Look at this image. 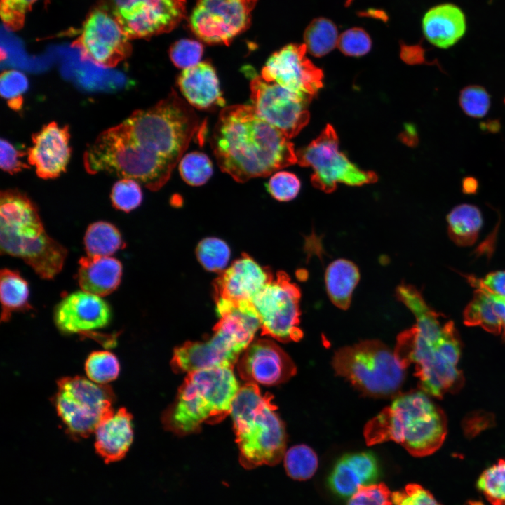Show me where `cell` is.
Returning <instances> with one entry per match:
<instances>
[{"mask_svg":"<svg viewBox=\"0 0 505 505\" xmlns=\"http://www.w3.org/2000/svg\"><path fill=\"white\" fill-rule=\"evenodd\" d=\"M272 399L273 396L263 394L257 384L245 383L233 401L230 415L239 461L247 469L276 465L286 452L285 426Z\"/></svg>","mask_w":505,"mask_h":505,"instance_id":"obj_5","label":"cell"},{"mask_svg":"<svg viewBox=\"0 0 505 505\" xmlns=\"http://www.w3.org/2000/svg\"><path fill=\"white\" fill-rule=\"evenodd\" d=\"M300 186L299 180L295 174L281 171L271 177L267 184V189L277 201H289L297 196Z\"/></svg>","mask_w":505,"mask_h":505,"instance_id":"obj_43","label":"cell"},{"mask_svg":"<svg viewBox=\"0 0 505 505\" xmlns=\"http://www.w3.org/2000/svg\"><path fill=\"white\" fill-rule=\"evenodd\" d=\"M233 368L219 366L188 372L174 404L163 416L164 426L186 435L203 423L217 424L230 415L240 389Z\"/></svg>","mask_w":505,"mask_h":505,"instance_id":"obj_7","label":"cell"},{"mask_svg":"<svg viewBox=\"0 0 505 505\" xmlns=\"http://www.w3.org/2000/svg\"><path fill=\"white\" fill-rule=\"evenodd\" d=\"M337 46L346 55L360 57L370 50L372 41L365 30L354 27L346 30L339 36Z\"/></svg>","mask_w":505,"mask_h":505,"instance_id":"obj_44","label":"cell"},{"mask_svg":"<svg viewBox=\"0 0 505 505\" xmlns=\"http://www.w3.org/2000/svg\"><path fill=\"white\" fill-rule=\"evenodd\" d=\"M360 274L357 266L345 259H337L327 267L325 287L331 302L338 308L347 309Z\"/></svg>","mask_w":505,"mask_h":505,"instance_id":"obj_29","label":"cell"},{"mask_svg":"<svg viewBox=\"0 0 505 505\" xmlns=\"http://www.w3.org/2000/svg\"><path fill=\"white\" fill-rule=\"evenodd\" d=\"M346 505H393L391 493L385 484L373 483L360 488Z\"/></svg>","mask_w":505,"mask_h":505,"instance_id":"obj_45","label":"cell"},{"mask_svg":"<svg viewBox=\"0 0 505 505\" xmlns=\"http://www.w3.org/2000/svg\"><path fill=\"white\" fill-rule=\"evenodd\" d=\"M57 385L53 403L66 432L74 439L88 437L114 410L116 396L107 384L75 376L61 378Z\"/></svg>","mask_w":505,"mask_h":505,"instance_id":"obj_11","label":"cell"},{"mask_svg":"<svg viewBox=\"0 0 505 505\" xmlns=\"http://www.w3.org/2000/svg\"><path fill=\"white\" fill-rule=\"evenodd\" d=\"M83 163L90 174L132 179L151 191L159 190L169 180L134 141L123 121L96 137L84 152Z\"/></svg>","mask_w":505,"mask_h":505,"instance_id":"obj_10","label":"cell"},{"mask_svg":"<svg viewBox=\"0 0 505 505\" xmlns=\"http://www.w3.org/2000/svg\"><path fill=\"white\" fill-rule=\"evenodd\" d=\"M257 0H196L191 31L203 41L228 45L246 30Z\"/></svg>","mask_w":505,"mask_h":505,"instance_id":"obj_15","label":"cell"},{"mask_svg":"<svg viewBox=\"0 0 505 505\" xmlns=\"http://www.w3.org/2000/svg\"><path fill=\"white\" fill-rule=\"evenodd\" d=\"M332 365L338 375L359 391L376 398H394L399 394L407 369L393 350L375 339L339 349Z\"/></svg>","mask_w":505,"mask_h":505,"instance_id":"obj_9","label":"cell"},{"mask_svg":"<svg viewBox=\"0 0 505 505\" xmlns=\"http://www.w3.org/2000/svg\"><path fill=\"white\" fill-rule=\"evenodd\" d=\"M240 377L246 383L273 386L289 380L297 367L277 344L268 339L252 341L237 363Z\"/></svg>","mask_w":505,"mask_h":505,"instance_id":"obj_19","label":"cell"},{"mask_svg":"<svg viewBox=\"0 0 505 505\" xmlns=\"http://www.w3.org/2000/svg\"><path fill=\"white\" fill-rule=\"evenodd\" d=\"M133 416L125 408L113 410L97 425L95 448L105 463L122 459L133 440Z\"/></svg>","mask_w":505,"mask_h":505,"instance_id":"obj_24","label":"cell"},{"mask_svg":"<svg viewBox=\"0 0 505 505\" xmlns=\"http://www.w3.org/2000/svg\"><path fill=\"white\" fill-rule=\"evenodd\" d=\"M130 39L107 12L96 8L86 20L74 43L83 58L105 68L116 67L131 53Z\"/></svg>","mask_w":505,"mask_h":505,"instance_id":"obj_18","label":"cell"},{"mask_svg":"<svg viewBox=\"0 0 505 505\" xmlns=\"http://www.w3.org/2000/svg\"><path fill=\"white\" fill-rule=\"evenodd\" d=\"M84 245L87 255L92 257H110L126 245L116 227L102 221L88 226Z\"/></svg>","mask_w":505,"mask_h":505,"instance_id":"obj_32","label":"cell"},{"mask_svg":"<svg viewBox=\"0 0 505 505\" xmlns=\"http://www.w3.org/2000/svg\"><path fill=\"white\" fill-rule=\"evenodd\" d=\"M140 184L137 181L128 178H122L115 182L110 195L113 206L126 213L138 207L142 199Z\"/></svg>","mask_w":505,"mask_h":505,"instance_id":"obj_39","label":"cell"},{"mask_svg":"<svg viewBox=\"0 0 505 505\" xmlns=\"http://www.w3.org/2000/svg\"><path fill=\"white\" fill-rule=\"evenodd\" d=\"M252 106L256 113L289 139L295 137L309 121L308 103L282 86L260 76L250 82Z\"/></svg>","mask_w":505,"mask_h":505,"instance_id":"obj_17","label":"cell"},{"mask_svg":"<svg viewBox=\"0 0 505 505\" xmlns=\"http://www.w3.org/2000/svg\"><path fill=\"white\" fill-rule=\"evenodd\" d=\"M296 155L300 166L312 168V184L325 193L335 191L338 183L361 186L377 180L375 173L361 170L339 151L338 137L330 124Z\"/></svg>","mask_w":505,"mask_h":505,"instance_id":"obj_12","label":"cell"},{"mask_svg":"<svg viewBox=\"0 0 505 505\" xmlns=\"http://www.w3.org/2000/svg\"><path fill=\"white\" fill-rule=\"evenodd\" d=\"M25 155V153L18 150L8 140L1 139L0 166L4 171L13 175L29 168V164L22 160Z\"/></svg>","mask_w":505,"mask_h":505,"instance_id":"obj_48","label":"cell"},{"mask_svg":"<svg viewBox=\"0 0 505 505\" xmlns=\"http://www.w3.org/2000/svg\"><path fill=\"white\" fill-rule=\"evenodd\" d=\"M301 292L283 271L253 299L252 303L260 321L262 335L281 342H298L303 337L299 328Z\"/></svg>","mask_w":505,"mask_h":505,"instance_id":"obj_13","label":"cell"},{"mask_svg":"<svg viewBox=\"0 0 505 505\" xmlns=\"http://www.w3.org/2000/svg\"><path fill=\"white\" fill-rule=\"evenodd\" d=\"M494 415L480 410L470 412L462 422V429L467 438H473L483 431L494 425Z\"/></svg>","mask_w":505,"mask_h":505,"instance_id":"obj_49","label":"cell"},{"mask_svg":"<svg viewBox=\"0 0 505 505\" xmlns=\"http://www.w3.org/2000/svg\"><path fill=\"white\" fill-rule=\"evenodd\" d=\"M283 459L288 476L297 480L311 478L318 468V460L316 452L304 444L290 447L285 452Z\"/></svg>","mask_w":505,"mask_h":505,"instance_id":"obj_34","label":"cell"},{"mask_svg":"<svg viewBox=\"0 0 505 505\" xmlns=\"http://www.w3.org/2000/svg\"><path fill=\"white\" fill-rule=\"evenodd\" d=\"M123 123L134 141L169 178L199 128L193 108L173 90L154 106L135 111Z\"/></svg>","mask_w":505,"mask_h":505,"instance_id":"obj_3","label":"cell"},{"mask_svg":"<svg viewBox=\"0 0 505 505\" xmlns=\"http://www.w3.org/2000/svg\"><path fill=\"white\" fill-rule=\"evenodd\" d=\"M0 247L1 254L21 258L43 279L62 270L67 255L46 231L34 203L17 189L1 191Z\"/></svg>","mask_w":505,"mask_h":505,"instance_id":"obj_4","label":"cell"},{"mask_svg":"<svg viewBox=\"0 0 505 505\" xmlns=\"http://www.w3.org/2000/svg\"><path fill=\"white\" fill-rule=\"evenodd\" d=\"M69 140L68 126H60L56 122L44 125L32 135L27 160L39 177L55 178L66 170L71 156Z\"/></svg>","mask_w":505,"mask_h":505,"instance_id":"obj_22","label":"cell"},{"mask_svg":"<svg viewBox=\"0 0 505 505\" xmlns=\"http://www.w3.org/2000/svg\"><path fill=\"white\" fill-rule=\"evenodd\" d=\"M427 395L423 391H411L395 396L365 424L367 445L394 441L417 457L438 450L447 434V419Z\"/></svg>","mask_w":505,"mask_h":505,"instance_id":"obj_2","label":"cell"},{"mask_svg":"<svg viewBox=\"0 0 505 505\" xmlns=\"http://www.w3.org/2000/svg\"><path fill=\"white\" fill-rule=\"evenodd\" d=\"M422 319L397 337L394 353L406 368L413 364L424 392L436 398L459 389L464 382L457 363L445 353L443 340L453 325Z\"/></svg>","mask_w":505,"mask_h":505,"instance_id":"obj_8","label":"cell"},{"mask_svg":"<svg viewBox=\"0 0 505 505\" xmlns=\"http://www.w3.org/2000/svg\"><path fill=\"white\" fill-rule=\"evenodd\" d=\"M271 271L260 266L248 254L220 273L213 283L214 297L234 304L252 302L274 278Z\"/></svg>","mask_w":505,"mask_h":505,"instance_id":"obj_20","label":"cell"},{"mask_svg":"<svg viewBox=\"0 0 505 505\" xmlns=\"http://www.w3.org/2000/svg\"><path fill=\"white\" fill-rule=\"evenodd\" d=\"M85 370L90 380L100 384H107L118 377L120 365L114 354L108 351H96L86 358Z\"/></svg>","mask_w":505,"mask_h":505,"instance_id":"obj_35","label":"cell"},{"mask_svg":"<svg viewBox=\"0 0 505 505\" xmlns=\"http://www.w3.org/2000/svg\"><path fill=\"white\" fill-rule=\"evenodd\" d=\"M111 316L110 307L102 297L83 290L63 298L54 311L57 328L66 334L87 335L105 327Z\"/></svg>","mask_w":505,"mask_h":505,"instance_id":"obj_21","label":"cell"},{"mask_svg":"<svg viewBox=\"0 0 505 505\" xmlns=\"http://www.w3.org/2000/svg\"><path fill=\"white\" fill-rule=\"evenodd\" d=\"M130 39L169 32L185 16V0H100Z\"/></svg>","mask_w":505,"mask_h":505,"instance_id":"obj_14","label":"cell"},{"mask_svg":"<svg viewBox=\"0 0 505 505\" xmlns=\"http://www.w3.org/2000/svg\"><path fill=\"white\" fill-rule=\"evenodd\" d=\"M203 52V48L200 42L183 39L170 46L169 55L177 67L184 69L199 63Z\"/></svg>","mask_w":505,"mask_h":505,"instance_id":"obj_41","label":"cell"},{"mask_svg":"<svg viewBox=\"0 0 505 505\" xmlns=\"http://www.w3.org/2000/svg\"><path fill=\"white\" fill-rule=\"evenodd\" d=\"M505 101V100H504Z\"/></svg>","mask_w":505,"mask_h":505,"instance_id":"obj_53","label":"cell"},{"mask_svg":"<svg viewBox=\"0 0 505 505\" xmlns=\"http://www.w3.org/2000/svg\"><path fill=\"white\" fill-rule=\"evenodd\" d=\"M477 487L491 505H505V459L485 469L477 480Z\"/></svg>","mask_w":505,"mask_h":505,"instance_id":"obj_36","label":"cell"},{"mask_svg":"<svg viewBox=\"0 0 505 505\" xmlns=\"http://www.w3.org/2000/svg\"><path fill=\"white\" fill-rule=\"evenodd\" d=\"M304 43H290L274 53L260 76L294 93L309 103L323 86V74L306 55Z\"/></svg>","mask_w":505,"mask_h":505,"instance_id":"obj_16","label":"cell"},{"mask_svg":"<svg viewBox=\"0 0 505 505\" xmlns=\"http://www.w3.org/2000/svg\"><path fill=\"white\" fill-rule=\"evenodd\" d=\"M177 83L187 102L198 109L223 106L218 79L213 66L207 62L183 69Z\"/></svg>","mask_w":505,"mask_h":505,"instance_id":"obj_25","label":"cell"},{"mask_svg":"<svg viewBox=\"0 0 505 505\" xmlns=\"http://www.w3.org/2000/svg\"><path fill=\"white\" fill-rule=\"evenodd\" d=\"M196 254L204 269L220 273L228 264L231 252L224 241L215 237H208L199 242Z\"/></svg>","mask_w":505,"mask_h":505,"instance_id":"obj_37","label":"cell"},{"mask_svg":"<svg viewBox=\"0 0 505 505\" xmlns=\"http://www.w3.org/2000/svg\"><path fill=\"white\" fill-rule=\"evenodd\" d=\"M179 170L182 179L192 186L205 184L213 174V166L203 153L194 152L187 154L180 160Z\"/></svg>","mask_w":505,"mask_h":505,"instance_id":"obj_38","label":"cell"},{"mask_svg":"<svg viewBox=\"0 0 505 505\" xmlns=\"http://www.w3.org/2000/svg\"><path fill=\"white\" fill-rule=\"evenodd\" d=\"M465 277L475 288H483L491 293L505 297V271H492L483 278H478L472 275Z\"/></svg>","mask_w":505,"mask_h":505,"instance_id":"obj_50","label":"cell"},{"mask_svg":"<svg viewBox=\"0 0 505 505\" xmlns=\"http://www.w3.org/2000/svg\"><path fill=\"white\" fill-rule=\"evenodd\" d=\"M28 88V80L21 72L15 69L6 70L0 77L1 96L8 100L9 106L19 109L22 105V95Z\"/></svg>","mask_w":505,"mask_h":505,"instance_id":"obj_40","label":"cell"},{"mask_svg":"<svg viewBox=\"0 0 505 505\" xmlns=\"http://www.w3.org/2000/svg\"><path fill=\"white\" fill-rule=\"evenodd\" d=\"M467 505H485L483 503L479 501H469Z\"/></svg>","mask_w":505,"mask_h":505,"instance_id":"obj_52","label":"cell"},{"mask_svg":"<svg viewBox=\"0 0 505 505\" xmlns=\"http://www.w3.org/2000/svg\"><path fill=\"white\" fill-rule=\"evenodd\" d=\"M464 187L466 191H472L476 188V182L471 178H468L464 181Z\"/></svg>","mask_w":505,"mask_h":505,"instance_id":"obj_51","label":"cell"},{"mask_svg":"<svg viewBox=\"0 0 505 505\" xmlns=\"http://www.w3.org/2000/svg\"><path fill=\"white\" fill-rule=\"evenodd\" d=\"M210 144L220 169L239 182L297 163L290 139L262 119L252 105L222 109Z\"/></svg>","mask_w":505,"mask_h":505,"instance_id":"obj_1","label":"cell"},{"mask_svg":"<svg viewBox=\"0 0 505 505\" xmlns=\"http://www.w3.org/2000/svg\"><path fill=\"white\" fill-rule=\"evenodd\" d=\"M391 500L393 505H440L429 491L415 483L392 492Z\"/></svg>","mask_w":505,"mask_h":505,"instance_id":"obj_46","label":"cell"},{"mask_svg":"<svg viewBox=\"0 0 505 505\" xmlns=\"http://www.w3.org/2000/svg\"><path fill=\"white\" fill-rule=\"evenodd\" d=\"M466 18L462 11L452 4H443L429 9L422 20L426 39L435 46L447 48L464 34Z\"/></svg>","mask_w":505,"mask_h":505,"instance_id":"obj_26","label":"cell"},{"mask_svg":"<svg viewBox=\"0 0 505 505\" xmlns=\"http://www.w3.org/2000/svg\"><path fill=\"white\" fill-rule=\"evenodd\" d=\"M338 33L335 25L325 18L314 19L304 31V40L307 51L315 57H322L337 45Z\"/></svg>","mask_w":505,"mask_h":505,"instance_id":"obj_33","label":"cell"},{"mask_svg":"<svg viewBox=\"0 0 505 505\" xmlns=\"http://www.w3.org/2000/svg\"><path fill=\"white\" fill-rule=\"evenodd\" d=\"M459 103L467 115L480 118L487 114L490 106V98L483 87L469 86L461 91Z\"/></svg>","mask_w":505,"mask_h":505,"instance_id":"obj_42","label":"cell"},{"mask_svg":"<svg viewBox=\"0 0 505 505\" xmlns=\"http://www.w3.org/2000/svg\"><path fill=\"white\" fill-rule=\"evenodd\" d=\"M28 283L18 271L7 268L0 272V299L1 303V321L10 320L11 314L16 311L31 309L29 304Z\"/></svg>","mask_w":505,"mask_h":505,"instance_id":"obj_31","label":"cell"},{"mask_svg":"<svg viewBox=\"0 0 505 505\" xmlns=\"http://www.w3.org/2000/svg\"><path fill=\"white\" fill-rule=\"evenodd\" d=\"M215 304L219 320L213 334L206 341L187 342L175 348L170 361L174 372L234 367L253 341L260 321L252 302L234 304L217 299Z\"/></svg>","mask_w":505,"mask_h":505,"instance_id":"obj_6","label":"cell"},{"mask_svg":"<svg viewBox=\"0 0 505 505\" xmlns=\"http://www.w3.org/2000/svg\"><path fill=\"white\" fill-rule=\"evenodd\" d=\"M379 474L377 459L370 452L347 454L335 464L328 479L331 490L351 497L363 486L373 484Z\"/></svg>","mask_w":505,"mask_h":505,"instance_id":"obj_23","label":"cell"},{"mask_svg":"<svg viewBox=\"0 0 505 505\" xmlns=\"http://www.w3.org/2000/svg\"><path fill=\"white\" fill-rule=\"evenodd\" d=\"M36 0H1L2 21L11 29L20 28L26 13Z\"/></svg>","mask_w":505,"mask_h":505,"instance_id":"obj_47","label":"cell"},{"mask_svg":"<svg viewBox=\"0 0 505 505\" xmlns=\"http://www.w3.org/2000/svg\"><path fill=\"white\" fill-rule=\"evenodd\" d=\"M448 234L459 246H470L476 241L483 225L481 212L475 206L461 204L447 215Z\"/></svg>","mask_w":505,"mask_h":505,"instance_id":"obj_30","label":"cell"},{"mask_svg":"<svg viewBox=\"0 0 505 505\" xmlns=\"http://www.w3.org/2000/svg\"><path fill=\"white\" fill-rule=\"evenodd\" d=\"M121 263L112 257H82L79 260L78 283L81 290L105 297L121 282Z\"/></svg>","mask_w":505,"mask_h":505,"instance_id":"obj_27","label":"cell"},{"mask_svg":"<svg viewBox=\"0 0 505 505\" xmlns=\"http://www.w3.org/2000/svg\"><path fill=\"white\" fill-rule=\"evenodd\" d=\"M463 317L465 325L480 326L492 334H501L505 342V297L476 288Z\"/></svg>","mask_w":505,"mask_h":505,"instance_id":"obj_28","label":"cell"}]
</instances>
